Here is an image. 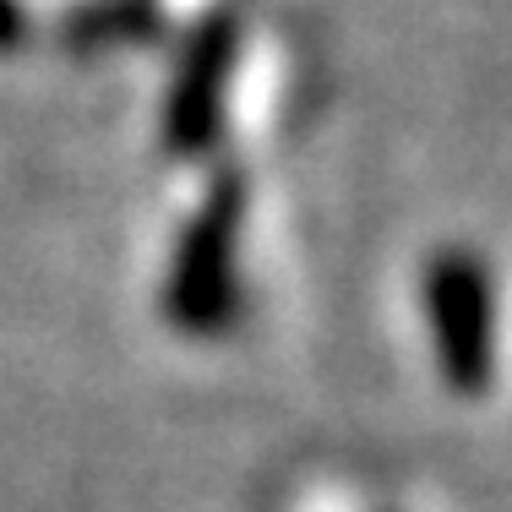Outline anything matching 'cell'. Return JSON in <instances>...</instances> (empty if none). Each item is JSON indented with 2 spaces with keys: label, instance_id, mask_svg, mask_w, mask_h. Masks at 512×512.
I'll use <instances>...</instances> for the list:
<instances>
[{
  "label": "cell",
  "instance_id": "cell-1",
  "mask_svg": "<svg viewBox=\"0 0 512 512\" xmlns=\"http://www.w3.org/2000/svg\"><path fill=\"white\" fill-rule=\"evenodd\" d=\"M240 218H246V186L235 175H224L213 191L202 197L197 218L186 224L175 251V273L164 289V311L180 333H218L229 327V316L240 306Z\"/></svg>",
  "mask_w": 512,
  "mask_h": 512
},
{
  "label": "cell",
  "instance_id": "cell-2",
  "mask_svg": "<svg viewBox=\"0 0 512 512\" xmlns=\"http://www.w3.org/2000/svg\"><path fill=\"white\" fill-rule=\"evenodd\" d=\"M425 306H431L436 360L447 387L463 398L485 393L491 382V278L474 256L447 251L425 273Z\"/></svg>",
  "mask_w": 512,
  "mask_h": 512
},
{
  "label": "cell",
  "instance_id": "cell-3",
  "mask_svg": "<svg viewBox=\"0 0 512 512\" xmlns=\"http://www.w3.org/2000/svg\"><path fill=\"white\" fill-rule=\"evenodd\" d=\"M235 55H240V28L229 11L207 17L191 33L186 55H180V71H175V88H169V104H164V142L175 158H197L218 142Z\"/></svg>",
  "mask_w": 512,
  "mask_h": 512
},
{
  "label": "cell",
  "instance_id": "cell-4",
  "mask_svg": "<svg viewBox=\"0 0 512 512\" xmlns=\"http://www.w3.org/2000/svg\"><path fill=\"white\" fill-rule=\"evenodd\" d=\"M11 33H17V11H11V0H0V44H11Z\"/></svg>",
  "mask_w": 512,
  "mask_h": 512
}]
</instances>
